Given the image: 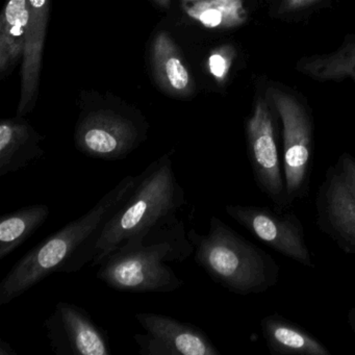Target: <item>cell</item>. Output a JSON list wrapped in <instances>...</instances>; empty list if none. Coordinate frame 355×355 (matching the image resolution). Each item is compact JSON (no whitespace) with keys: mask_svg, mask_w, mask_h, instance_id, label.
<instances>
[{"mask_svg":"<svg viewBox=\"0 0 355 355\" xmlns=\"http://www.w3.org/2000/svg\"><path fill=\"white\" fill-rule=\"evenodd\" d=\"M143 173L122 178L87 213L31 249L0 282V305H7L53 274H71L92 263L107 222L130 198Z\"/></svg>","mask_w":355,"mask_h":355,"instance_id":"6da1fadb","label":"cell"},{"mask_svg":"<svg viewBox=\"0 0 355 355\" xmlns=\"http://www.w3.org/2000/svg\"><path fill=\"white\" fill-rule=\"evenodd\" d=\"M194 247L180 219L126 241L99 265L96 277L126 293H170L184 284L170 263H182Z\"/></svg>","mask_w":355,"mask_h":355,"instance_id":"7a4b0ae2","label":"cell"},{"mask_svg":"<svg viewBox=\"0 0 355 355\" xmlns=\"http://www.w3.org/2000/svg\"><path fill=\"white\" fill-rule=\"evenodd\" d=\"M188 236L197 265L234 294H261L279 282L282 269L275 259L216 216L209 219L207 234L193 228Z\"/></svg>","mask_w":355,"mask_h":355,"instance_id":"3957f363","label":"cell"},{"mask_svg":"<svg viewBox=\"0 0 355 355\" xmlns=\"http://www.w3.org/2000/svg\"><path fill=\"white\" fill-rule=\"evenodd\" d=\"M172 153L173 150L162 155L142 172V180L130 198L105 225L92 267L101 265L130 239L182 219L180 214L188 205V199L176 178Z\"/></svg>","mask_w":355,"mask_h":355,"instance_id":"277c9868","label":"cell"},{"mask_svg":"<svg viewBox=\"0 0 355 355\" xmlns=\"http://www.w3.org/2000/svg\"><path fill=\"white\" fill-rule=\"evenodd\" d=\"M268 96L282 123V161L288 205L309 195L313 169V128L311 116L295 97L277 88Z\"/></svg>","mask_w":355,"mask_h":355,"instance_id":"5b68a950","label":"cell"},{"mask_svg":"<svg viewBox=\"0 0 355 355\" xmlns=\"http://www.w3.org/2000/svg\"><path fill=\"white\" fill-rule=\"evenodd\" d=\"M320 232L355 257V157L344 153L326 170L315 199Z\"/></svg>","mask_w":355,"mask_h":355,"instance_id":"8992f818","label":"cell"},{"mask_svg":"<svg viewBox=\"0 0 355 355\" xmlns=\"http://www.w3.org/2000/svg\"><path fill=\"white\" fill-rule=\"evenodd\" d=\"M247 153L259 190L271 201L273 209L290 207L286 193L275 120L267 101L259 98L252 116L246 122Z\"/></svg>","mask_w":355,"mask_h":355,"instance_id":"52a82bcc","label":"cell"},{"mask_svg":"<svg viewBox=\"0 0 355 355\" xmlns=\"http://www.w3.org/2000/svg\"><path fill=\"white\" fill-rule=\"evenodd\" d=\"M146 139V125L137 118L113 110H95L80 117L76 132V149L101 161H121Z\"/></svg>","mask_w":355,"mask_h":355,"instance_id":"ba28073f","label":"cell"},{"mask_svg":"<svg viewBox=\"0 0 355 355\" xmlns=\"http://www.w3.org/2000/svg\"><path fill=\"white\" fill-rule=\"evenodd\" d=\"M228 217L270 248L306 268L315 263L306 244L305 228L298 216L257 205H228Z\"/></svg>","mask_w":355,"mask_h":355,"instance_id":"9c48e42d","label":"cell"},{"mask_svg":"<svg viewBox=\"0 0 355 355\" xmlns=\"http://www.w3.org/2000/svg\"><path fill=\"white\" fill-rule=\"evenodd\" d=\"M135 319L145 334L134 340L142 355H221L201 328L157 313H137Z\"/></svg>","mask_w":355,"mask_h":355,"instance_id":"30bf717a","label":"cell"},{"mask_svg":"<svg viewBox=\"0 0 355 355\" xmlns=\"http://www.w3.org/2000/svg\"><path fill=\"white\" fill-rule=\"evenodd\" d=\"M51 351L57 355H111L107 332L90 313L73 303L59 301L44 322Z\"/></svg>","mask_w":355,"mask_h":355,"instance_id":"8fae6325","label":"cell"},{"mask_svg":"<svg viewBox=\"0 0 355 355\" xmlns=\"http://www.w3.org/2000/svg\"><path fill=\"white\" fill-rule=\"evenodd\" d=\"M28 31L21 67V96L18 116L26 115L36 103L42 68L43 49L49 21V0H28Z\"/></svg>","mask_w":355,"mask_h":355,"instance_id":"7c38bea8","label":"cell"},{"mask_svg":"<svg viewBox=\"0 0 355 355\" xmlns=\"http://www.w3.org/2000/svg\"><path fill=\"white\" fill-rule=\"evenodd\" d=\"M43 138L24 120H3L0 124V176L36 165L44 157Z\"/></svg>","mask_w":355,"mask_h":355,"instance_id":"4fadbf2b","label":"cell"},{"mask_svg":"<svg viewBox=\"0 0 355 355\" xmlns=\"http://www.w3.org/2000/svg\"><path fill=\"white\" fill-rule=\"evenodd\" d=\"M259 324L266 346L271 354L331 355L323 343L280 313H269Z\"/></svg>","mask_w":355,"mask_h":355,"instance_id":"5bb4252c","label":"cell"},{"mask_svg":"<svg viewBox=\"0 0 355 355\" xmlns=\"http://www.w3.org/2000/svg\"><path fill=\"white\" fill-rule=\"evenodd\" d=\"M28 0H8L0 20V73L6 76L13 70L26 46Z\"/></svg>","mask_w":355,"mask_h":355,"instance_id":"9a60e30c","label":"cell"},{"mask_svg":"<svg viewBox=\"0 0 355 355\" xmlns=\"http://www.w3.org/2000/svg\"><path fill=\"white\" fill-rule=\"evenodd\" d=\"M51 216L49 205H26L0 218V259H6L26 243Z\"/></svg>","mask_w":355,"mask_h":355,"instance_id":"2e32d148","label":"cell"},{"mask_svg":"<svg viewBox=\"0 0 355 355\" xmlns=\"http://www.w3.org/2000/svg\"><path fill=\"white\" fill-rule=\"evenodd\" d=\"M153 68L159 86L168 93L184 95L191 91V76L172 39L159 33L153 43Z\"/></svg>","mask_w":355,"mask_h":355,"instance_id":"e0dca14e","label":"cell"},{"mask_svg":"<svg viewBox=\"0 0 355 355\" xmlns=\"http://www.w3.org/2000/svg\"><path fill=\"white\" fill-rule=\"evenodd\" d=\"M298 70L319 80H355V36L336 53L301 60Z\"/></svg>","mask_w":355,"mask_h":355,"instance_id":"ac0fdd59","label":"cell"},{"mask_svg":"<svg viewBox=\"0 0 355 355\" xmlns=\"http://www.w3.org/2000/svg\"><path fill=\"white\" fill-rule=\"evenodd\" d=\"M189 17L207 28H232L247 20L244 0H205L187 6Z\"/></svg>","mask_w":355,"mask_h":355,"instance_id":"d6986e66","label":"cell"},{"mask_svg":"<svg viewBox=\"0 0 355 355\" xmlns=\"http://www.w3.org/2000/svg\"><path fill=\"white\" fill-rule=\"evenodd\" d=\"M234 49L230 46H223L216 49L209 58V68L211 76L222 83L228 76L234 59Z\"/></svg>","mask_w":355,"mask_h":355,"instance_id":"ffe728a7","label":"cell"},{"mask_svg":"<svg viewBox=\"0 0 355 355\" xmlns=\"http://www.w3.org/2000/svg\"><path fill=\"white\" fill-rule=\"evenodd\" d=\"M315 1H318V0H282L279 12L280 13H286V12L297 11V10L307 7V6L311 5Z\"/></svg>","mask_w":355,"mask_h":355,"instance_id":"44dd1931","label":"cell"},{"mask_svg":"<svg viewBox=\"0 0 355 355\" xmlns=\"http://www.w3.org/2000/svg\"><path fill=\"white\" fill-rule=\"evenodd\" d=\"M0 355H17V352L7 340L0 338Z\"/></svg>","mask_w":355,"mask_h":355,"instance_id":"7402d4cb","label":"cell"},{"mask_svg":"<svg viewBox=\"0 0 355 355\" xmlns=\"http://www.w3.org/2000/svg\"><path fill=\"white\" fill-rule=\"evenodd\" d=\"M347 322H348L349 327L351 328V331L355 334V306L351 307L347 313Z\"/></svg>","mask_w":355,"mask_h":355,"instance_id":"603a6c76","label":"cell"},{"mask_svg":"<svg viewBox=\"0 0 355 355\" xmlns=\"http://www.w3.org/2000/svg\"><path fill=\"white\" fill-rule=\"evenodd\" d=\"M184 3H198V1H205V0H184Z\"/></svg>","mask_w":355,"mask_h":355,"instance_id":"cb8c5ba5","label":"cell"},{"mask_svg":"<svg viewBox=\"0 0 355 355\" xmlns=\"http://www.w3.org/2000/svg\"><path fill=\"white\" fill-rule=\"evenodd\" d=\"M170 0H159V3H161L162 5L167 6L169 3Z\"/></svg>","mask_w":355,"mask_h":355,"instance_id":"d4e9b609","label":"cell"}]
</instances>
